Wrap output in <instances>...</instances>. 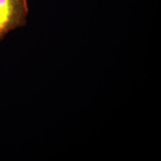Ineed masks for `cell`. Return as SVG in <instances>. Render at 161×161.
Instances as JSON below:
<instances>
[{
    "label": "cell",
    "mask_w": 161,
    "mask_h": 161,
    "mask_svg": "<svg viewBox=\"0 0 161 161\" xmlns=\"http://www.w3.org/2000/svg\"><path fill=\"white\" fill-rule=\"evenodd\" d=\"M28 13L26 0H0V41L10 31L25 25Z\"/></svg>",
    "instance_id": "cell-1"
}]
</instances>
